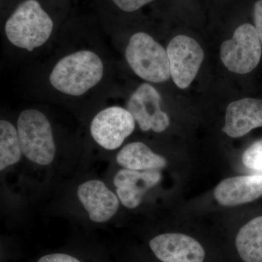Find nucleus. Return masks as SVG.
Segmentation results:
<instances>
[{"instance_id": "obj_1", "label": "nucleus", "mask_w": 262, "mask_h": 262, "mask_svg": "<svg viewBox=\"0 0 262 262\" xmlns=\"http://www.w3.org/2000/svg\"><path fill=\"white\" fill-rule=\"evenodd\" d=\"M54 27L40 0H22L7 18L4 29L12 45L31 52L47 42Z\"/></svg>"}, {"instance_id": "obj_2", "label": "nucleus", "mask_w": 262, "mask_h": 262, "mask_svg": "<svg viewBox=\"0 0 262 262\" xmlns=\"http://www.w3.org/2000/svg\"><path fill=\"white\" fill-rule=\"evenodd\" d=\"M103 76L102 60L94 52L82 50L57 62L50 75V83L57 91L80 96L97 85Z\"/></svg>"}, {"instance_id": "obj_3", "label": "nucleus", "mask_w": 262, "mask_h": 262, "mask_svg": "<svg viewBox=\"0 0 262 262\" xmlns=\"http://www.w3.org/2000/svg\"><path fill=\"white\" fill-rule=\"evenodd\" d=\"M23 155L34 164L51 165L56 155V146L51 122L39 110H24L17 120Z\"/></svg>"}, {"instance_id": "obj_4", "label": "nucleus", "mask_w": 262, "mask_h": 262, "mask_svg": "<svg viewBox=\"0 0 262 262\" xmlns=\"http://www.w3.org/2000/svg\"><path fill=\"white\" fill-rule=\"evenodd\" d=\"M125 59L133 72L148 82L161 83L171 77L167 51L145 32L136 33L130 38Z\"/></svg>"}, {"instance_id": "obj_5", "label": "nucleus", "mask_w": 262, "mask_h": 262, "mask_svg": "<svg viewBox=\"0 0 262 262\" xmlns=\"http://www.w3.org/2000/svg\"><path fill=\"white\" fill-rule=\"evenodd\" d=\"M262 45L254 26L244 24L235 29L233 37L222 43L221 59L230 72L250 73L261 61Z\"/></svg>"}, {"instance_id": "obj_6", "label": "nucleus", "mask_w": 262, "mask_h": 262, "mask_svg": "<svg viewBox=\"0 0 262 262\" xmlns=\"http://www.w3.org/2000/svg\"><path fill=\"white\" fill-rule=\"evenodd\" d=\"M135 127V119L128 110L113 106L101 110L94 117L90 131L98 145L113 151L122 146Z\"/></svg>"}, {"instance_id": "obj_7", "label": "nucleus", "mask_w": 262, "mask_h": 262, "mask_svg": "<svg viewBox=\"0 0 262 262\" xmlns=\"http://www.w3.org/2000/svg\"><path fill=\"white\" fill-rule=\"evenodd\" d=\"M170 75L181 89H187L198 75L204 59V52L199 43L188 36H177L167 48Z\"/></svg>"}, {"instance_id": "obj_8", "label": "nucleus", "mask_w": 262, "mask_h": 262, "mask_svg": "<svg viewBox=\"0 0 262 262\" xmlns=\"http://www.w3.org/2000/svg\"><path fill=\"white\" fill-rule=\"evenodd\" d=\"M161 96L153 86L143 83L131 95L127 110L142 131L162 133L170 125L168 115L160 108Z\"/></svg>"}, {"instance_id": "obj_9", "label": "nucleus", "mask_w": 262, "mask_h": 262, "mask_svg": "<svg viewBox=\"0 0 262 262\" xmlns=\"http://www.w3.org/2000/svg\"><path fill=\"white\" fill-rule=\"evenodd\" d=\"M155 256L162 262H203L206 253L196 239L187 234H159L149 242Z\"/></svg>"}, {"instance_id": "obj_10", "label": "nucleus", "mask_w": 262, "mask_h": 262, "mask_svg": "<svg viewBox=\"0 0 262 262\" xmlns=\"http://www.w3.org/2000/svg\"><path fill=\"white\" fill-rule=\"evenodd\" d=\"M77 194L90 220L96 223L108 222L118 211V196L102 181L92 179L82 183L77 187Z\"/></svg>"}, {"instance_id": "obj_11", "label": "nucleus", "mask_w": 262, "mask_h": 262, "mask_svg": "<svg viewBox=\"0 0 262 262\" xmlns=\"http://www.w3.org/2000/svg\"><path fill=\"white\" fill-rule=\"evenodd\" d=\"M161 179L159 170L137 171L123 168L117 172L113 182L120 203L127 208L134 209L139 206L144 194Z\"/></svg>"}, {"instance_id": "obj_12", "label": "nucleus", "mask_w": 262, "mask_h": 262, "mask_svg": "<svg viewBox=\"0 0 262 262\" xmlns=\"http://www.w3.org/2000/svg\"><path fill=\"white\" fill-rule=\"evenodd\" d=\"M262 127V100L245 98L229 103L226 111L222 130L232 138L246 136L250 131Z\"/></svg>"}, {"instance_id": "obj_13", "label": "nucleus", "mask_w": 262, "mask_h": 262, "mask_svg": "<svg viewBox=\"0 0 262 262\" xmlns=\"http://www.w3.org/2000/svg\"><path fill=\"white\" fill-rule=\"evenodd\" d=\"M222 206H236L256 201L262 196V175L239 176L225 179L214 190Z\"/></svg>"}, {"instance_id": "obj_14", "label": "nucleus", "mask_w": 262, "mask_h": 262, "mask_svg": "<svg viewBox=\"0 0 262 262\" xmlns=\"http://www.w3.org/2000/svg\"><path fill=\"white\" fill-rule=\"evenodd\" d=\"M117 164L123 168L137 171L159 170L167 165L164 157L155 153L144 143L127 144L117 153Z\"/></svg>"}, {"instance_id": "obj_15", "label": "nucleus", "mask_w": 262, "mask_h": 262, "mask_svg": "<svg viewBox=\"0 0 262 262\" xmlns=\"http://www.w3.org/2000/svg\"><path fill=\"white\" fill-rule=\"evenodd\" d=\"M236 248L245 262H262V215L250 221L238 232Z\"/></svg>"}, {"instance_id": "obj_16", "label": "nucleus", "mask_w": 262, "mask_h": 262, "mask_svg": "<svg viewBox=\"0 0 262 262\" xmlns=\"http://www.w3.org/2000/svg\"><path fill=\"white\" fill-rule=\"evenodd\" d=\"M22 151L17 127L8 120L0 121V170L14 165L21 160Z\"/></svg>"}, {"instance_id": "obj_17", "label": "nucleus", "mask_w": 262, "mask_h": 262, "mask_svg": "<svg viewBox=\"0 0 262 262\" xmlns=\"http://www.w3.org/2000/svg\"><path fill=\"white\" fill-rule=\"evenodd\" d=\"M245 166L262 170V139L255 141L244 151L242 158Z\"/></svg>"}, {"instance_id": "obj_18", "label": "nucleus", "mask_w": 262, "mask_h": 262, "mask_svg": "<svg viewBox=\"0 0 262 262\" xmlns=\"http://www.w3.org/2000/svg\"><path fill=\"white\" fill-rule=\"evenodd\" d=\"M117 9L125 13H134L155 0H108Z\"/></svg>"}, {"instance_id": "obj_19", "label": "nucleus", "mask_w": 262, "mask_h": 262, "mask_svg": "<svg viewBox=\"0 0 262 262\" xmlns=\"http://www.w3.org/2000/svg\"><path fill=\"white\" fill-rule=\"evenodd\" d=\"M37 262H81L74 256L65 253H51L46 255L38 260Z\"/></svg>"}, {"instance_id": "obj_20", "label": "nucleus", "mask_w": 262, "mask_h": 262, "mask_svg": "<svg viewBox=\"0 0 262 262\" xmlns=\"http://www.w3.org/2000/svg\"><path fill=\"white\" fill-rule=\"evenodd\" d=\"M254 27L262 45V0H258L253 7Z\"/></svg>"}]
</instances>
